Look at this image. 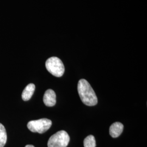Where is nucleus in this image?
<instances>
[{
  "label": "nucleus",
  "instance_id": "f257e3e1",
  "mask_svg": "<svg viewBox=\"0 0 147 147\" xmlns=\"http://www.w3.org/2000/svg\"><path fill=\"white\" fill-rule=\"evenodd\" d=\"M78 90L80 99L84 104L89 106L97 104V96L93 88L87 80L81 79L79 81L78 84Z\"/></svg>",
  "mask_w": 147,
  "mask_h": 147
},
{
  "label": "nucleus",
  "instance_id": "f03ea898",
  "mask_svg": "<svg viewBox=\"0 0 147 147\" xmlns=\"http://www.w3.org/2000/svg\"><path fill=\"white\" fill-rule=\"evenodd\" d=\"M47 71L56 77H61L65 71L64 66L62 61L56 57L49 58L45 63Z\"/></svg>",
  "mask_w": 147,
  "mask_h": 147
},
{
  "label": "nucleus",
  "instance_id": "7ed1b4c3",
  "mask_svg": "<svg viewBox=\"0 0 147 147\" xmlns=\"http://www.w3.org/2000/svg\"><path fill=\"white\" fill-rule=\"evenodd\" d=\"M70 141L68 134L64 130L56 132L52 135L47 142L48 147H67Z\"/></svg>",
  "mask_w": 147,
  "mask_h": 147
},
{
  "label": "nucleus",
  "instance_id": "20e7f679",
  "mask_svg": "<svg viewBox=\"0 0 147 147\" xmlns=\"http://www.w3.org/2000/svg\"><path fill=\"white\" fill-rule=\"evenodd\" d=\"M52 125V121L47 118L31 121L27 124L28 129L33 132L43 134L50 128Z\"/></svg>",
  "mask_w": 147,
  "mask_h": 147
},
{
  "label": "nucleus",
  "instance_id": "39448f33",
  "mask_svg": "<svg viewBox=\"0 0 147 147\" xmlns=\"http://www.w3.org/2000/svg\"><path fill=\"white\" fill-rule=\"evenodd\" d=\"M43 101L47 106L52 107L55 105L56 103V95L53 89H47L45 92Z\"/></svg>",
  "mask_w": 147,
  "mask_h": 147
},
{
  "label": "nucleus",
  "instance_id": "423d86ee",
  "mask_svg": "<svg viewBox=\"0 0 147 147\" xmlns=\"http://www.w3.org/2000/svg\"><path fill=\"white\" fill-rule=\"evenodd\" d=\"M124 126L120 122H115L110 127V134L113 138L119 136L123 131Z\"/></svg>",
  "mask_w": 147,
  "mask_h": 147
},
{
  "label": "nucleus",
  "instance_id": "0eeeda50",
  "mask_svg": "<svg viewBox=\"0 0 147 147\" xmlns=\"http://www.w3.org/2000/svg\"><path fill=\"white\" fill-rule=\"evenodd\" d=\"M36 88L33 84H30L27 86L22 93V99L24 101H28L31 98Z\"/></svg>",
  "mask_w": 147,
  "mask_h": 147
},
{
  "label": "nucleus",
  "instance_id": "6e6552de",
  "mask_svg": "<svg viewBox=\"0 0 147 147\" xmlns=\"http://www.w3.org/2000/svg\"><path fill=\"white\" fill-rule=\"evenodd\" d=\"M7 135L5 127L0 123V147H3L7 142Z\"/></svg>",
  "mask_w": 147,
  "mask_h": 147
},
{
  "label": "nucleus",
  "instance_id": "1a4fd4ad",
  "mask_svg": "<svg viewBox=\"0 0 147 147\" xmlns=\"http://www.w3.org/2000/svg\"><path fill=\"white\" fill-rule=\"evenodd\" d=\"M84 147H96V141L94 136L89 135L84 140Z\"/></svg>",
  "mask_w": 147,
  "mask_h": 147
},
{
  "label": "nucleus",
  "instance_id": "9d476101",
  "mask_svg": "<svg viewBox=\"0 0 147 147\" xmlns=\"http://www.w3.org/2000/svg\"><path fill=\"white\" fill-rule=\"evenodd\" d=\"M25 147H35L34 146H33V145H30V144H28V145H26Z\"/></svg>",
  "mask_w": 147,
  "mask_h": 147
}]
</instances>
